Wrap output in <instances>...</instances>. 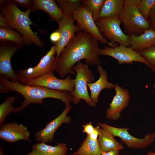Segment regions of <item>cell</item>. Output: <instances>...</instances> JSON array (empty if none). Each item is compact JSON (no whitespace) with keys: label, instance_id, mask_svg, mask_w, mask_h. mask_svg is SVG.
Here are the masks:
<instances>
[{"label":"cell","instance_id":"d4e9b609","mask_svg":"<svg viewBox=\"0 0 155 155\" xmlns=\"http://www.w3.org/2000/svg\"><path fill=\"white\" fill-rule=\"evenodd\" d=\"M56 2L64 14L73 15L75 11L84 6L83 0H56Z\"/></svg>","mask_w":155,"mask_h":155},{"label":"cell","instance_id":"30bf717a","mask_svg":"<svg viewBox=\"0 0 155 155\" xmlns=\"http://www.w3.org/2000/svg\"><path fill=\"white\" fill-rule=\"evenodd\" d=\"M73 17L76 25L80 29L90 34L98 42L104 44H107L109 46L113 47L117 44L109 42L100 33L92 14L83 6L75 11Z\"/></svg>","mask_w":155,"mask_h":155},{"label":"cell","instance_id":"83f0119b","mask_svg":"<svg viewBox=\"0 0 155 155\" xmlns=\"http://www.w3.org/2000/svg\"><path fill=\"white\" fill-rule=\"evenodd\" d=\"M155 3V0H140L136 6L142 16L148 21L150 12Z\"/></svg>","mask_w":155,"mask_h":155},{"label":"cell","instance_id":"e0dca14e","mask_svg":"<svg viewBox=\"0 0 155 155\" xmlns=\"http://www.w3.org/2000/svg\"><path fill=\"white\" fill-rule=\"evenodd\" d=\"M97 70L100 77L96 82L88 83V86L90 91V97L96 104L98 102V97L100 92L103 89L114 88L115 84L108 81L107 73L100 65L97 66Z\"/></svg>","mask_w":155,"mask_h":155},{"label":"cell","instance_id":"44dd1931","mask_svg":"<svg viewBox=\"0 0 155 155\" xmlns=\"http://www.w3.org/2000/svg\"><path fill=\"white\" fill-rule=\"evenodd\" d=\"M125 5V0H105L99 18H119Z\"/></svg>","mask_w":155,"mask_h":155},{"label":"cell","instance_id":"836d02e7","mask_svg":"<svg viewBox=\"0 0 155 155\" xmlns=\"http://www.w3.org/2000/svg\"><path fill=\"white\" fill-rule=\"evenodd\" d=\"M90 138L92 140H98V131L97 126L95 127V129L94 132L89 135Z\"/></svg>","mask_w":155,"mask_h":155},{"label":"cell","instance_id":"484cf974","mask_svg":"<svg viewBox=\"0 0 155 155\" xmlns=\"http://www.w3.org/2000/svg\"><path fill=\"white\" fill-rule=\"evenodd\" d=\"M105 0H83L84 7L92 15L95 22L99 18Z\"/></svg>","mask_w":155,"mask_h":155},{"label":"cell","instance_id":"6da1fadb","mask_svg":"<svg viewBox=\"0 0 155 155\" xmlns=\"http://www.w3.org/2000/svg\"><path fill=\"white\" fill-rule=\"evenodd\" d=\"M98 42L83 31L78 32L63 49L56 61L55 71L57 75L63 78L68 74H75L73 67L83 59L88 65H100Z\"/></svg>","mask_w":155,"mask_h":155},{"label":"cell","instance_id":"1f68e13d","mask_svg":"<svg viewBox=\"0 0 155 155\" xmlns=\"http://www.w3.org/2000/svg\"><path fill=\"white\" fill-rule=\"evenodd\" d=\"M83 132L88 135L91 134L95 129V127L93 125L91 122L83 125Z\"/></svg>","mask_w":155,"mask_h":155},{"label":"cell","instance_id":"8992f818","mask_svg":"<svg viewBox=\"0 0 155 155\" xmlns=\"http://www.w3.org/2000/svg\"><path fill=\"white\" fill-rule=\"evenodd\" d=\"M119 19L125 34L129 35H139L150 29L148 21L142 16L135 5L125 3L124 9Z\"/></svg>","mask_w":155,"mask_h":155},{"label":"cell","instance_id":"7bdbcfd3","mask_svg":"<svg viewBox=\"0 0 155 155\" xmlns=\"http://www.w3.org/2000/svg\"><path fill=\"white\" fill-rule=\"evenodd\" d=\"M69 155H73V154H69Z\"/></svg>","mask_w":155,"mask_h":155},{"label":"cell","instance_id":"d6986e66","mask_svg":"<svg viewBox=\"0 0 155 155\" xmlns=\"http://www.w3.org/2000/svg\"><path fill=\"white\" fill-rule=\"evenodd\" d=\"M33 11L41 10L47 13L51 19L58 22L64 14L56 2L53 0H33Z\"/></svg>","mask_w":155,"mask_h":155},{"label":"cell","instance_id":"2e32d148","mask_svg":"<svg viewBox=\"0 0 155 155\" xmlns=\"http://www.w3.org/2000/svg\"><path fill=\"white\" fill-rule=\"evenodd\" d=\"M30 135L28 128L16 121L1 125L0 138L7 143H13L20 140L31 142Z\"/></svg>","mask_w":155,"mask_h":155},{"label":"cell","instance_id":"cb8c5ba5","mask_svg":"<svg viewBox=\"0 0 155 155\" xmlns=\"http://www.w3.org/2000/svg\"><path fill=\"white\" fill-rule=\"evenodd\" d=\"M1 42H10L23 46L26 44L23 37L17 31L9 28L0 27Z\"/></svg>","mask_w":155,"mask_h":155},{"label":"cell","instance_id":"4dcf8cb0","mask_svg":"<svg viewBox=\"0 0 155 155\" xmlns=\"http://www.w3.org/2000/svg\"><path fill=\"white\" fill-rule=\"evenodd\" d=\"M148 21L150 28L155 31V3L150 12Z\"/></svg>","mask_w":155,"mask_h":155},{"label":"cell","instance_id":"f35d334b","mask_svg":"<svg viewBox=\"0 0 155 155\" xmlns=\"http://www.w3.org/2000/svg\"><path fill=\"white\" fill-rule=\"evenodd\" d=\"M146 155H155V152L150 151L147 153Z\"/></svg>","mask_w":155,"mask_h":155},{"label":"cell","instance_id":"ba28073f","mask_svg":"<svg viewBox=\"0 0 155 155\" xmlns=\"http://www.w3.org/2000/svg\"><path fill=\"white\" fill-rule=\"evenodd\" d=\"M99 55L114 58L118 61L119 65H131L136 62L143 63L151 68L150 65L148 61L130 46L118 44L113 47L105 46L100 49Z\"/></svg>","mask_w":155,"mask_h":155},{"label":"cell","instance_id":"5b68a950","mask_svg":"<svg viewBox=\"0 0 155 155\" xmlns=\"http://www.w3.org/2000/svg\"><path fill=\"white\" fill-rule=\"evenodd\" d=\"M56 46H51L36 66L19 70L17 73L18 82L26 84L30 81L46 74L53 73L56 63Z\"/></svg>","mask_w":155,"mask_h":155},{"label":"cell","instance_id":"603a6c76","mask_svg":"<svg viewBox=\"0 0 155 155\" xmlns=\"http://www.w3.org/2000/svg\"><path fill=\"white\" fill-rule=\"evenodd\" d=\"M38 150L43 155H67L68 148L66 144L58 143L55 146L48 145L46 143L40 142L32 146Z\"/></svg>","mask_w":155,"mask_h":155},{"label":"cell","instance_id":"4fadbf2b","mask_svg":"<svg viewBox=\"0 0 155 155\" xmlns=\"http://www.w3.org/2000/svg\"><path fill=\"white\" fill-rule=\"evenodd\" d=\"M26 84L42 86L51 89L71 92L74 89V79L69 76L64 79H59L53 73H50L33 79Z\"/></svg>","mask_w":155,"mask_h":155},{"label":"cell","instance_id":"9a60e30c","mask_svg":"<svg viewBox=\"0 0 155 155\" xmlns=\"http://www.w3.org/2000/svg\"><path fill=\"white\" fill-rule=\"evenodd\" d=\"M115 94L107 110L106 118L110 120H117L121 114L128 105L130 97L127 89L124 88L117 84L114 85Z\"/></svg>","mask_w":155,"mask_h":155},{"label":"cell","instance_id":"8fae6325","mask_svg":"<svg viewBox=\"0 0 155 155\" xmlns=\"http://www.w3.org/2000/svg\"><path fill=\"white\" fill-rule=\"evenodd\" d=\"M23 46L10 42H1L0 45V76L4 77L13 82H18L17 73L12 69V57Z\"/></svg>","mask_w":155,"mask_h":155},{"label":"cell","instance_id":"ac0fdd59","mask_svg":"<svg viewBox=\"0 0 155 155\" xmlns=\"http://www.w3.org/2000/svg\"><path fill=\"white\" fill-rule=\"evenodd\" d=\"M130 46L135 51H141L155 45V31L150 28L142 34L130 35Z\"/></svg>","mask_w":155,"mask_h":155},{"label":"cell","instance_id":"3957f363","mask_svg":"<svg viewBox=\"0 0 155 155\" xmlns=\"http://www.w3.org/2000/svg\"><path fill=\"white\" fill-rule=\"evenodd\" d=\"M0 11L9 28L15 29L21 34L26 44H34L40 47L44 46V43L30 28V26L34 24L29 18L31 10L22 11L11 0H0Z\"/></svg>","mask_w":155,"mask_h":155},{"label":"cell","instance_id":"e575fe53","mask_svg":"<svg viewBox=\"0 0 155 155\" xmlns=\"http://www.w3.org/2000/svg\"><path fill=\"white\" fill-rule=\"evenodd\" d=\"M0 27L9 28L6 20L1 14H0Z\"/></svg>","mask_w":155,"mask_h":155},{"label":"cell","instance_id":"5bb4252c","mask_svg":"<svg viewBox=\"0 0 155 155\" xmlns=\"http://www.w3.org/2000/svg\"><path fill=\"white\" fill-rule=\"evenodd\" d=\"M71 107L70 105L65 106L64 109L59 116L48 123L44 128L36 132L34 135L36 141L38 143L52 142L57 129L62 124L68 123L71 121V118L67 114Z\"/></svg>","mask_w":155,"mask_h":155},{"label":"cell","instance_id":"74e56055","mask_svg":"<svg viewBox=\"0 0 155 155\" xmlns=\"http://www.w3.org/2000/svg\"><path fill=\"white\" fill-rule=\"evenodd\" d=\"M32 150L30 153L25 155H43V154L36 149L32 148Z\"/></svg>","mask_w":155,"mask_h":155},{"label":"cell","instance_id":"b9f144b4","mask_svg":"<svg viewBox=\"0 0 155 155\" xmlns=\"http://www.w3.org/2000/svg\"><path fill=\"white\" fill-rule=\"evenodd\" d=\"M154 139L155 140V133H153Z\"/></svg>","mask_w":155,"mask_h":155},{"label":"cell","instance_id":"d590c367","mask_svg":"<svg viewBox=\"0 0 155 155\" xmlns=\"http://www.w3.org/2000/svg\"><path fill=\"white\" fill-rule=\"evenodd\" d=\"M118 150H111L107 152H103L101 155H119Z\"/></svg>","mask_w":155,"mask_h":155},{"label":"cell","instance_id":"8d00e7d4","mask_svg":"<svg viewBox=\"0 0 155 155\" xmlns=\"http://www.w3.org/2000/svg\"><path fill=\"white\" fill-rule=\"evenodd\" d=\"M140 0H125V3L126 4L137 6Z\"/></svg>","mask_w":155,"mask_h":155},{"label":"cell","instance_id":"4316f807","mask_svg":"<svg viewBox=\"0 0 155 155\" xmlns=\"http://www.w3.org/2000/svg\"><path fill=\"white\" fill-rule=\"evenodd\" d=\"M14 96H7L5 101L0 104V124H2L7 116L11 112H13V106L15 101Z\"/></svg>","mask_w":155,"mask_h":155},{"label":"cell","instance_id":"60d3db41","mask_svg":"<svg viewBox=\"0 0 155 155\" xmlns=\"http://www.w3.org/2000/svg\"><path fill=\"white\" fill-rule=\"evenodd\" d=\"M153 87L154 88V89H155V80L153 84Z\"/></svg>","mask_w":155,"mask_h":155},{"label":"cell","instance_id":"7402d4cb","mask_svg":"<svg viewBox=\"0 0 155 155\" xmlns=\"http://www.w3.org/2000/svg\"><path fill=\"white\" fill-rule=\"evenodd\" d=\"M103 152L101 149L98 140L91 139L89 135H87L84 141L79 148L73 155H101Z\"/></svg>","mask_w":155,"mask_h":155},{"label":"cell","instance_id":"ab89813d","mask_svg":"<svg viewBox=\"0 0 155 155\" xmlns=\"http://www.w3.org/2000/svg\"><path fill=\"white\" fill-rule=\"evenodd\" d=\"M0 155H5L2 149L0 148Z\"/></svg>","mask_w":155,"mask_h":155},{"label":"cell","instance_id":"ffe728a7","mask_svg":"<svg viewBox=\"0 0 155 155\" xmlns=\"http://www.w3.org/2000/svg\"><path fill=\"white\" fill-rule=\"evenodd\" d=\"M98 131V140L103 152L111 150L120 151L124 148L123 145L117 141L114 136L107 130L97 126Z\"/></svg>","mask_w":155,"mask_h":155},{"label":"cell","instance_id":"7c38bea8","mask_svg":"<svg viewBox=\"0 0 155 155\" xmlns=\"http://www.w3.org/2000/svg\"><path fill=\"white\" fill-rule=\"evenodd\" d=\"M74 22L73 15L65 14L58 22V28L57 30L60 32V38L59 41L54 44L56 49V61L64 48L78 32L81 31L74 24Z\"/></svg>","mask_w":155,"mask_h":155},{"label":"cell","instance_id":"f1b7e54d","mask_svg":"<svg viewBox=\"0 0 155 155\" xmlns=\"http://www.w3.org/2000/svg\"><path fill=\"white\" fill-rule=\"evenodd\" d=\"M150 65L152 72H155V45L144 49L139 52Z\"/></svg>","mask_w":155,"mask_h":155},{"label":"cell","instance_id":"9c48e42d","mask_svg":"<svg viewBox=\"0 0 155 155\" xmlns=\"http://www.w3.org/2000/svg\"><path fill=\"white\" fill-rule=\"evenodd\" d=\"M98 126L111 133L114 137L120 138L122 141L129 148L140 149L144 148L152 144L154 140L153 133H148L144 138L133 137L128 131V128H119L113 127L105 123L98 122Z\"/></svg>","mask_w":155,"mask_h":155},{"label":"cell","instance_id":"f546056e","mask_svg":"<svg viewBox=\"0 0 155 155\" xmlns=\"http://www.w3.org/2000/svg\"><path fill=\"white\" fill-rule=\"evenodd\" d=\"M11 1L16 5L33 11V1L31 0H12Z\"/></svg>","mask_w":155,"mask_h":155},{"label":"cell","instance_id":"d6a6232c","mask_svg":"<svg viewBox=\"0 0 155 155\" xmlns=\"http://www.w3.org/2000/svg\"><path fill=\"white\" fill-rule=\"evenodd\" d=\"M60 38V32L57 30L51 34L49 38L50 40L54 44H55L59 41Z\"/></svg>","mask_w":155,"mask_h":155},{"label":"cell","instance_id":"52a82bcc","mask_svg":"<svg viewBox=\"0 0 155 155\" xmlns=\"http://www.w3.org/2000/svg\"><path fill=\"white\" fill-rule=\"evenodd\" d=\"M95 22L100 33L109 42L114 44L130 46V35L126 34L122 30L121 23L119 18H99Z\"/></svg>","mask_w":155,"mask_h":155},{"label":"cell","instance_id":"7a4b0ae2","mask_svg":"<svg viewBox=\"0 0 155 155\" xmlns=\"http://www.w3.org/2000/svg\"><path fill=\"white\" fill-rule=\"evenodd\" d=\"M10 91L16 92L24 98L19 107L14 108V113L20 112L31 104H42L44 99L53 98L62 101L65 106L70 105L72 97L70 92L51 89L44 87L22 84L18 82L11 81L3 76H0V92L6 93Z\"/></svg>","mask_w":155,"mask_h":155},{"label":"cell","instance_id":"277c9868","mask_svg":"<svg viewBox=\"0 0 155 155\" xmlns=\"http://www.w3.org/2000/svg\"><path fill=\"white\" fill-rule=\"evenodd\" d=\"M76 73L74 79V88L70 92L72 97V102L78 104L81 100H84L89 106L94 107L96 104L91 99L88 90V84L93 82L94 77L88 65L80 61L73 68Z\"/></svg>","mask_w":155,"mask_h":155}]
</instances>
